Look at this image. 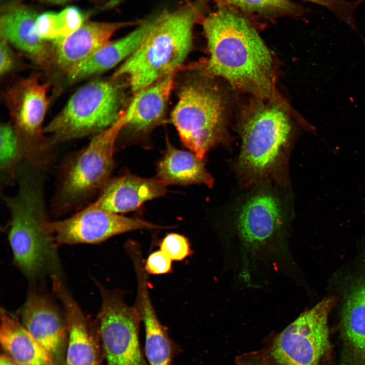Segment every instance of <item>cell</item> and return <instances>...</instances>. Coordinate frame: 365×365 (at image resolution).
<instances>
[{
	"mask_svg": "<svg viewBox=\"0 0 365 365\" xmlns=\"http://www.w3.org/2000/svg\"><path fill=\"white\" fill-rule=\"evenodd\" d=\"M220 4L230 6L244 13L267 17H300L306 12L304 7L288 0H220Z\"/></svg>",
	"mask_w": 365,
	"mask_h": 365,
	"instance_id": "484cf974",
	"label": "cell"
},
{
	"mask_svg": "<svg viewBox=\"0 0 365 365\" xmlns=\"http://www.w3.org/2000/svg\"><path fill=\"white\" fill-rule=\"evenodd\" d=\"M37 17L35 12L24 5L13 3L5 6L0 18L1 36L37 65L48 67L53 58V49L37 33Z\"/></svg>",
	"mask_w": 365,
	"mask_h": 365,
	"instance_id": "2e32d148",
	"label": "cell"
},
{
	"mask_svg": "<svg viewBox=\"0 0 365 365\" xmlns=\"http://www.w3.org/2000/svg\"><path fill=\"white\" fill-rule=\"evenodd\" d=\"M15 58L9 42L1 36L0 74L4 76L10 72L15 66Z\"/></svg>",
	"mask_w": 365,
	"mask_h": 365,
	"instance_id": "f546056e",
	"label": "cell"
},
{
	"mask_svg": "<svg viewBox=\"0 0 365 365\" xmlns=\"http://www.w3.org/2000/svg\"><path fill=\"white\" fill-rule=\"evenodd\" d=\"M343 356L346 365H365V279L349 291L341 315Z\"/></svg>",
	"mask_w": 365,
	"mask_h": 365,
	"instance_id": "ffe728a7",
	"label": "cell"
},
{
	"mask_svg": "<svg viewBox=\"0 0 365 365\" xmlns=\"http://www.w3.org/2000/svg\"><path fill=\"white\" fill-rule=\"evenodd\" d=\"M118 79H95L77 90L44 127L53 145L93 136L111 126L122 110Z\"/></svg>",
	"mask_w": 365,
	"mask_h": 365,
	"instance_id": "5b68a950",
	"label": "cell"
},
{
	"mask_svg": "<svg viewBox=\"0 0 365 365\" xmlns=\"http://www.w3.org/2000/svg\"><path fill=\"white\" fill-rule=\"evenodd\" d=\"M21 322L28 333L60 364L65 363L68 328L64 313L49 297L31 290L20 310Z\"/></svg>",
	"mask_w": 365,
	"mask_h": 365,
	"instance_id": "7c38bea8",
	"label": "cell"
},
{
	"mask_svg": "<svg viewBox=\"0 0 365 365\" xmlns=\"http://www.w3.org/2000/svg\"><path fill=\"white\" fill-rule=\"evenodd\" d=\"M202 24L209 55L207 74L278 103L272 55L248 20L235 8L220 4Z\"/></svg>",
	"mask_w": 365,
	"mask_h": 365,
	"instance_id": "6da1fadb",
	"label": "cell"
},
{
	"mask_svg": "<svg viewBox=\"0 0 365 365\" xmlns=\"http://www.w3.org/2000/svg\"><path fill=\"white\" fill-rule=\"evenodd\" d=\"M206 0H195L156 15L153 26L136 51L116 70L112 78L126 77L134 93L174 74L189 54L194 24Z\"/></svg>",
	"mask_w": 365,
	"mask_h": 365,
	"instance_id": "3957f363",
	"label": "cell"
},
{
	"mask_svg": "<svg viewBox=\"0 0 365 365\" xmlns=\"http://www.w3.org/2000/svg\"><path fill=\"white\" fill-rule=\"evenodd\" d=\"M96 283L101 298L96 323L106 365H149L139 342L138 310L125 303L122 290Z\"/></svg>",
	"mask_w": 365,
	"mask_h": 365,
	"instance_id": "30bf717a",
	"label": "cell"
},
{
	"mask_svg": "<svg viewBox=\"0 0 365 365\" xmlns=\"http://www.w3.org/2000/svg\"><path fill=\"white\" fill-rule=\"evenodd\" d=\"M156 15L139 24L125 36L100 48L66 72L72 82L97 75L122 64L138 48L154 25Z\"/></svg>",
	"mask_w": 365,
	"mask_h": 365,
	"instance_id": "ac0fdd59",
	"label": "cell"
},
{
	"mask_svg": "<svg viewBox=\"0 0 365 365\" xmlns=\"http://www.w3.org/2000/svg\"><path fill=\"white\" fill-rule=\"evenodd\" d=\"M171 121L182 143L198 157L218 143L223 134V102L207 81L198 77L180 87Z\"/></svg>",
	"mask_w": 365,
	"mask_h": 365,
	"instance_id": "ba28073f",
	"label": "cell"
},
{
	"mask_svg": "<svg viewBox=\"0 0 365 365\" xmlns=\"http://www.w3.org/2000/svg\"><path fill=\"white\" fill-rule=\"evenodd\" d=\"M23 161L19 166L17 190L3 196L10 215L8 239L16 266L29 280L49 275L60 277L57 247L47 229L44 171Z\"/></svg>",
	"mask_w": 365,
	"mask_h": 365,
	"instance_id": "7a4b0ae2",
	"label": "cell"
},
{
	"mask_svg": "<svg viewBox=\"0 0 365 365\" xmlns=\"http://www.w3.org/2000/svg\"><path fill=\"white\" fill-rule=\"evenodd\" d=\"M49 87L32 75L16 82L5 94L24 160L42 169L51 162L54 145L43 126L50 102Z\"/></svg>",
	"mask_w": 365,
	"mask_h": 365,
	"instance_id": "9c48e42d",
	"label": "cell"
},
{
	"mask_svg": "<svg viewBox=\"0 0 365 365\" xmlns=\"http://www.w3.org/2000/svg\"><path fill=\"white\" fill-rule=\"evenodd\" d=\"M159 246L160 250L172 261H182L192 253L188 239L177 233L167 234Z\"/></svg>",
	"mask_w": 365,
	"mask_h": 365,
	"instance_id": "83f0119b",
	"label": "cell"
},
{
	"mask_svg": "<svg viewBox=\"0 0 365 365\" xmlns=\"http://www.w3.org/2000/svg\"><path fill=\"white\" fill-rule=\"evenodd\" d=\"M166 147L157 166V178L168 185L204 184L212 186L213 179L206 170L203 158L177 149L167 138Z\"/></svg>",
	"mask_w": 365,
	"mask_h": 365,
	"instance_id": "603a6c76",
	"label": "cell"
},
{
	"mask_svg": "<svg viewBox=\"0 0 365 365\" xmlns=\"http://www.w3.org/2000/svg\"><path fill=\"white\" fill-rule=\"evenodd\" d=\"M0 342L12 359L21 365H60L13 315L1 308Z\"/></svg>",
	"mask_w": 365,
	"mask_h": 365,
	"instance_id": "7402d4cb",
	"label": "cell"
},
{
	"mask_svg": "<svg viewBox=\"0 0 365 365\" xmlns=\"http://www.w3.org/2000/svg\"><path fill=\"white\" fill-rule=\"evenodd\" d=\"M85 16L78 8L68 7L60 12H48L38 16L36 29L41 39L52 43L63 39L80 27Z\"/></svg>",
	"mask_w": 365,
	"mask_h": 365,
	"instance_id": "cb8c5ba5",
	"label": "cell"
},
{
	"mask_svg": "<svg viewBox=\"0 0 365 365\" xmlns=\"http://www.w3.org/2000/svg\"><path fill=\"white\" fill-rule=\"evenodd\" d=\"M337 301L325 298L265 342L262 349L270 365H331L327 320Z\"/></svg>",
	"mask_w": 365,
	"mask_h": 365,
	"instance_id": "52a82bcc",
	"label": "cell"
},
{
	"mask_svg": "<svg viewBox=\"0 0 365 365\" xmlns=\"http://www.w3.org/2000/svg\"><path fill=\"white\" fill-rule=\"evenodd\" d=\"M234 365H270L263 350L249 351L237 356Z\"/></svg>",
	"mask_w": 365,
	"mask_h": 365,
	"instance_id": "4dcf8cb0",
	"label": "cell"
},
{
	"mask_svg": "<svg viewBox=\"0 0 365 365\" xmlns=\"http://www.w3.org/2000/svg\"><path fill=\"white\" fill-rule=\"evenodd\" d=\"M283 213L278 198L268 191L250 196L241 206L236 226L247 245L257 246L270 239L281 228Z\"/></svg>",
	"mask_w": 365,
	"mask_h": 365,
	"instance_id": "9a60e30c",
	"label": "cell"
},
{
	"mask_svg": "<svg viewBox=\"0 0 365 365\" xmlns=\"http://www.w3.org/2000/svg\"><path fill=\"white\" fill-rule=\"evenodd\" d=\"M166 191V186L157 178L125 174L111 178L89 205L111 212H127L138 208L148 200L164 195Z\"/></svg>",
	"mask_w": 365,
	"mask_h": 365,
	"instance_id": "e0dca14e",
	"label": "cell"
},
{
	"mask_svg": "<svg viewBox=\"0 0 365 365\" xmlns=\"http://www.w3.org/2000/svg\"><path fill=\"white\" fill-rule=\"evenodd\" d=\"M172 260L161 250L151 253L144 264L148 274L159 275L167 274L172 271Z\"/></svg>",
	"mask_w": 365,
	"mask_h": 365,
	"instance_id": "f1b7e54d",
	"label": "cell"
},
{
	"mask_svg": "<svg viewBox=\"0 0 365 365\" xmlns=\"http://www.w3.org/2000/svg\"><path fill=\"white\" fill-rule=\"evenodd\" d=\"M24 160L13 124L4 123L0 128V178L2 186L16 180L18 167Z\"/></svg>",
	"mask_w": 365,
	"mask_h": 365,
	"instance_id": "d4e9b609",
	"label": "cell"
},
{
	"mask_svg": "<svg viewBox=\"0 0 365 365\" xmlns=\"http://www.w3.org/2000/svg\"><path fill=\"white\" fill-rule=\"evenodd\" d=\"M362 39H363V44H364V47H365V39H364V38H362Z\"/></svg>",
	"mask_w": 365,
	"mask_h": 365,
	"instance_id": "836d02e7",
	"label": "cell"
},
{
	"mask_svg": "<svg viewBox=\"0 0 365 365\" xmlns=\"http://www.w3.org/2000/svg\"><path fill=\"white\" fill-rule=\"evenodd\" d=\"M149 292L147 287L139 288L134 304L144 326L145 357L149 365H173L180 348L159 320Z\"/></svg>",
	"mask_w": 365,
	"mask_h": 365,
	"instance_id": "44dd1931",
	"label": "cell"
},
{
	"mask_svg": "<svg viewBox=\"0 0 365 365\" xmlns=\"http://www.w3.org/2000/svg\"><path fill=\"white\" fill-rule=\"evenodd\" d=\"M291 125L279 104L258 103L240 126L242 144L237 167L250 180L267 176L278 167L291 132Z\"/></svg>",
	"mask_w": 365,
	"mask_h": 365,
	"instance_id": "8992f818",
	"label": "cell"
},
{
	"mask_svg": "<svg viewBox=\"0 0 365 365\" xmlns=\"http://www.w3.org/2000/svg\"><path fill=\"white\" fill-rule=\"evenodd\" d=\"M43 2H46L51 4H62L65 3L67 2H69L71 0H37ZM92 1V2H94L96 4L101 3V2H103L104 0H89Z\"/></svg>",
	"mask_w": 365,
	"mask_h": 365,
	"instance_id": "d6a6232c",
	"label": "cell"
},
{
	"mask_svg": "<svg viewBox=\"0 0 365 365\" xmlns=\"http://www.w3.org/2000/svg\"><path fill=\"white\" fill-rule=\"evenodd\" d=\"M52 287L63 306L67 324L66 364L102 365L98 327L92 329L89 320L61 279H54L52 281Z\"/></svg>",
	"mask_w": 365,
	"mask_h": 365,
	"instance_id": "4fadbf2b",
	"label": "cell"
},
{
	"mask_svg": "<svg viewBox=\"0 0 365 365\" xmlns=\"http://www.w3.org/2000/svg\"><path fill=\"white\" fill-rule=\"evenodd\" d=\"M167 228L90 205L68 217L50 220L47 224L48 232L56 247L63 244H97L130 231Z\"/></svg>",
	"mask_w": 365,
	"mask_h": 365,
	"instance_id": "8fae6325",
	"label": "cell"
},
{
	"mask_svg": "<svg viewBox=\"0 0 365 365\" xmlns=\"http://www.w3.org/2000/svg\"><path fill=\"white\" fill-rule=\"evenodd\" d=\"M141 22L140 21L84 22L66 38L53 42V60L57 66L66 73L109 43L116 31Z\"/></svg>",
	"mask_w": 365,
	"mask_h": 365,
	"instance_id": "5bb4252c",
	"label": "cell"
},
{
	"mask_svg": "<svg viewBox=\"0 0 365 365\" xmlns=\"http://www.w3.org/2000/svg\"><path fill=\"white\" fill-rule=\"evenodd\" d=\"M0 365H21L15 361L6 354L1 355L0 357Z\"/></svg>",
	"mask_w": 365,
	"mask_h": 365,
	"instance_id": "1f68e13d",
	"label": "cell"
},
{
	"mask_svg": "<svg viewBox=\"0 0 365 365\" xmlns=\"http://www.w3.org/2000/svg\"><path fill=\"white\" fill-rule=\"evenodd\" d=\"M125 126L123 110L111 126L93 135L87 145L60 163L50 205L52 215L57 217L76 212L96 199L111 178L115 144Z\"/></svg>",
	"mask_w": 365,
	"mask_h": 365,
	"instance_id": "277c9868",
	"label": "cell"
},
{
	"mask_svg": "<svg viewBox=\"0 0 365 365\" xmlns=\"http://www.w3.org/2000/svg\"><path fill=\"white\" fill-rule=\"evenodd\" d=\"M174 85V74L164 77L134 93L125 112V126L146 132L161 120Z\"/></svg>",
	"mask_w": 365,
	"mask_h": 365,
	"instance_id": "d6986e66",
	"label": "cell"
},
{
	"mask_svg": "<svg viewBox=\"0 0 365 365\" xmlns=\"http://www.w3.org/2000/svg\"><path fill=\"white\" fill-rule=\"evenodd\" d=\"M322 7L331 11L339 20L358 32L353 13L357 7L365 0L348 1L346 0H303Z\"/></svg>",
	"mask_w": 365,
	"mask_h": 365,
	"instance_id": "4316f807",
	"label": "cell"
}]
</instances>
